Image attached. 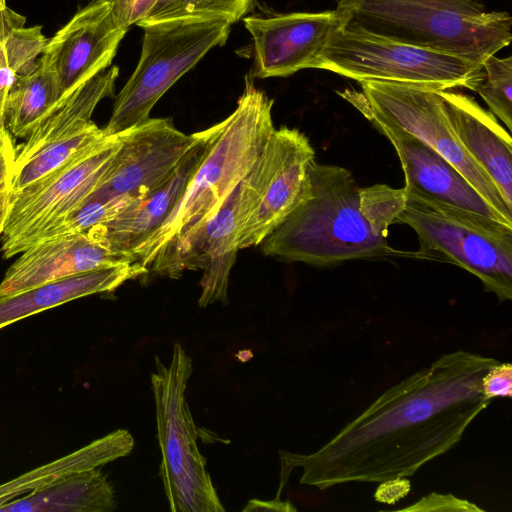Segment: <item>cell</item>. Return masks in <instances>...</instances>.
Returning <instances> with one entry per match:
<instances>
[{
    "mask_svg": "<svg viewBox=\"0 0 512 512\" xmlns=\"http://www.w3.org/2000/svg\"><path fill=\"white\" fill-rule=\"evenodd\" d=\"M500 361L459 350L386 389L323 446L310 454L280 451L277 498L290 472L320 490L414 475L445 454L492 400L483 392L486 373Z\"/></svg>",
    "mask_w": 512,
    "mask_h": 512,
    "instance_id": "1",
    "label": "cell"
},
{
    "mask_svg": "<svg viewBox=\"0 0 512 512\" xmlns=\"http://www.w3.org/2000/svg\"><path fill=\"white\" fill-rule=\"evenodd\" d=\"M359 186L348 169L314 162L310 190L260 243L261 251L288 262L332 266L349 260L405 256L376 236L359 211Z\"/></svg>",
    "mask_w": 512,
    "mask_h": 512,
    "instance_id": "2",
    "label": "cell"
},
{
    "mask_svg": "<svg viewBox=\"0 0 512 512\" xmlns=\"http://www.w3.org/2000/svg\"><path fill=\"white\" fill-rule=\"evenodd\" d=\"M273 100L246 78L235 110L219 131L184 195L161 227L134 253L147 268L169 243L211 216L252 167L275 129ZM149 272V271H148Z\"/></svg>",
    "mask_w": 512,
    "mask_h": 512,
    "instance_id": "3",
    "label": "cell"
},
{
    "mask_svg": "<svg viewBox=\"0 0 512 512\" xmlns=\"http://www.w3.org/2000/svg\"><path fill=\"white\" fill-rule=\"evenodd\" d=\"M344 26L355 24L482 66L512 40V18L479 0H336ZM483 67V66H482Z\"/></svg>",
    "mask_w": 512,
    "mask_h": 512,
    "instance_id": "4",
    "label": "cell"
},
{
    "mask_svg": "<svg viewBox=\"0 0 512 512\" xmlns=\"http://www.w3.org/2000/svg\"><path fill=\"white\" fill-rule=\"evenodd\" d=\"M284 129H274L248 173L221 206L205 221L166 245L153 259L148 271L179 278L186 270H202L201 295L204 308L227 302L228 281L235 263L237 236L256 209L278 166Z\"/></svg>",
    "mask_w": 512,
    "mask_h": 512,
    "instance_id": "5",
    "label": "cell"
},
{
    "mask_svg": "<svg viewBox=\"0 0 512 512\" xmlns=\"http://www.w3.org/2000/svg\"><path fill=\"white\" fill-rule=\"evenodd\" d=\"M406 190V189H405ZM396 223L410 226L419 248L409 257L457 265L499 301L512 299V226L409 192Z\"/></svg>",
    "mask_w": 512,
    "mask_h": 512,
    "instance_id": "6",
    "label": "cell"
},
{
    "mask_svg": "<svg viewBox=\"0 0 512 512\" xmlns=\"http://www.w3.org/2000/svg\"><path fill=\"white\" fill-rule=\"evenodd\" d=\"M313 68L361 81H388L447 90L476 91L484 79L483 67L448 52L421 47L355 24L338 29Z\"/></svg>",
    "mask_w": 512,
    "mask_h": 512,
    "instance_id": "7",
    "label": "cell"
},
{
    "mask_svg": "<svg viewBox=\"0 0 512 512\" xmlns=\"http://www.w3.org/2000/svg\"><path fill=\"white\" fill-rule=\"evenodd\" d=\"M192 360L176 343L169 365L155 357L151 373L161 451L159 474L173 512H224L197 445L198 431L185 400Z\"/></svg>",
    "mask_w": 512,
    "mask_h": 512,
    "instance_id": "8",
    "label": "cell"
},
{
    "mask_svg": "<svg viewBox=\"0 0 512 512\" xmlns=\"http://www.w3.org/2000/svg\"><path fill=\"white\" fill-rule=\"evenodd\" d=\"M231 23L188 18L140 25L144 30L138 64L115 98L103 128L117 135L150 118L159 99L213 48L228 39Z\"/></svg>",
    "mask_w": 512,
    "mask_h": 512,
    "instance_id": "9",
    "label": "cell"
},
{
    "mask_svg": "<svg viewBox=\"0 0 512 512\" xmlns=\"http://www.w3.org/2000/svg\"><path fill=\"white\" fill-rule=\"evenodd\" d=\"M120 143L121 134L106 135L46 176L10 193L1 234L3 257L22 253L48 227L80 205L100 183Z\"/></svg>",
    "mask_w": 512,
    "mask_h": 512,
    "instance_id": "10",
    "label": "cell"
},
{
    "mask_svg": "<svg viewBox=\"0 0 512 512\" xmlns=\"http://www.w3.org/2000/svg\"><path fill=\"white\" fill-rule=\"evenodd\" d=\"M360 84L367 117L392 123L427 144L455 166L500 215L512 222V210L496 185L456 137L440 89L376 80Z\"/></svg>",
    "mask_w": 512,
    "mask_h": 512,
    "instance_id": "11",
    "label": "cell"
},
{
    "mask_svg": "<svg viewBox=\"0 0 512 512\" xmlns=\"http://www.w3.org/2000/svg\"><path fill=\"white\" fill-rule=\"evenodd\" d=\"M120 134L121 143L109 169L87 198L108 202L121 212L167 178L197 132L178 130L170 118H149Z\"/></svg>",
    "mask_w": 512,
    "mask_h": 512,
    "instance_id": "12",
    "label": "cell"
},
{
    "mask_svg": "<svg viewBox=\"0 0 512 512\" xmlns=\"http://www.w3.org/2000/svg\"><path fill=\"white\" fill-rule=\"evenodd\" d=\"M127 30L116 19L113 0H94L48 39L39 63L54 76L59 101L111 66Z\"/></svg>",
    "mask_w": 512,
    "mask_h": 512,
    "instance_id": "13",
    "label": "cell"
},
{
    "mask_svg": "<svg viewBox=\"0 0 512 512\" xmlns=\"http://www.w3.org/2000/svg\"><path fill=\"white\" fill-rule=\"evenodd\" d=\"M254 49V76L287 77L313 65L331 38L344 26L339 12H294L243 19Z\"/></svg>",
    "mask_w": 512,
    "mask_h": 512,
    "instance_id": "14",
    "label": "cell"
},
{
    "mask_svg": "<svg viewBox=\"0 0 512 512\" xmlns=\"http://www.w3.org/2000/svg\"><path fill=\"white\" fill-rule=\"evenodd\" d=\"M218 131L219 123L197 132L194 143L159 186L111 220L93 227L99 238L114 252L133 260V253L161 227L180 202Z\"/></svg>",
    "mask_w": 512,
    "mask_h": 512,
    "instance_id": "15",
    "label": "cell"
},
{
    "mask_svg": "<svg viewBox=\"0 0 512 512\" xmlns=\"http://www.w3.org/2000/svg\"><path fill=\"white\" fill-rule=\"evenodd\" d=\"M373 122L397 152L407 191L512 226L455 166L427 144L392 123Z\"/></svg>",
    "mask_w": 512,
    "mask_h": 512,
    "instance_id": "16",
    "label": "cell"
},
{
    "mask_svg": "<svg viewBox=\"0 0 512 512\" xmlns=\"http://www.w3.org/2000/svg\"><path fill=\"white\" fill-rule=\"evenodd\" d=\"M135 262L111 250L92 227L35 243L9 267L0 292L13 293L92 270Z\"/></svg>",
    "mask_w": 512,
    "mask_h": 512,
    "instance_id": "17",
    "label": "cell"
},
{
    "mask_svg": "<svg viewBox=\"0 0 512 512\" xmlns=\"http://www.w3.org/2000/svg\"><path fill=\"white\" fill-rule=\"evenodd\" d=\"M315 151L297 128L284 127L278 166L256 209L237 236L238 249L259 245L307 196Z\"/></svg>",
    "mask_w": 512,
    "mask_h": 512,
    "instance_id": "18",
    "label": "cell"
},
{
    "mask_svg": "<svg viewBox=\"0 0 512 512\" xmlns=\"http://www.w3.org/2000/svg\"><path fill=\"white\" fill-rule=\"evenodd\" d=\"M452 129L471 158L487 173L512 210V140L495 116L473 97L440 90Z\"/></svg>",
    "mask_w": 512,
    "mask_h": 512,
    "instance_id": "19",
    "label": "cell"
},
{
    "mask_svg": "<svg viewBox=\"0 0 512 512\" xmlns=\"http://www.w3.org/2000/svg\"><path fill=\"white\" fill-rule=\"evenodd\" d=\"M148 273L128 262L47 282L13 293L0 292V329L26 317L92 294L112 292L128 280Z\"/></svg>",
    "mask_w": 512,
    "mask_h": 512,
    "instance_id": "20",
    "label": "cell"
},
{
    "mask_svg": "<svg viewBox=\"0 0 512 512\" xmlns=\"http://www.w3.org/2000/svg\"><path fill=\"white\" fill-rule=\"evenodd\" d=\"M115 492L97 468L67 474L0 506V512H111Z\"/></svg>",
    "mask_w": 512,
    "mask_h": 512,
    "instance_id": "21",
    "label": "cell"
},
{
    "mask_svg": "<svg viewBox=\"0 0 512 512\" xmlns=\"http://www.w3.org/2000/svg\"><path fill=\"white\" fill-rule=\"evenodd\" d=\"M118 75L119 68L109 66L59 101L31 136L16 148L15 160L23 159L41 146L71 135L91 124V116L98 103L114 95Z\"/></svg>",
    "mask_w": 512,
    "mask_h": 512,
    "instance_id": "22",
    "label": "cell"
},
{
    "mask_svg": "<svg viewBox=\"0 0 512 512\" xmlns=\"http://www.w3.org/2000/svg\"><path fill=\"white\" fill-rule=\"evenodd\" d=\"M133 447L134 439L127 430L111 432L65 457L0 485V506L67 474L94 469L124 457Z\"/></svg>",
    "mask_w": 512,
    "mask_h": 512,
    "instance_id": "23",
    "label": "cell"
},
{
    "mask_svg": "<svg viewBox=\"0 0 512 512\" xmlns=\"http://www.w3.org/2000/svg\"><path fill=\"white\" fill-rule=\"evenodd\" d=\"M59 102L52 73L39 62L32 73L16 76L5 103V127L15 137L27 139Z\"/></svg>",
    "mask_w": 512,
    "mask_h": 512,
    "instance_id": "24",
    "label": "cell"
},
{
    "mask_svg": "<svg viewBox=\"0 0 512 512\" xmlns=\"http://www.w3.org/2000/svg\"><path fill=\"white\" fill-rule=\"evenodd\" d=\"M106 136L94 122L64 138L50 142L23 159L15 160L10 193H15L46 176L79 151Z\"/></svg>",
    "mask_w": 512,
    "mask_h": 512,
    "instance_id": "25",
    "label": "cell"
},
{
    "mask_svg": "<svg viewBox=\"0 0 512 512\" xmlns=\"http://www.w3.org/2000/svg\"><path fill=\"white\" fill-rule=\"evenodd\" d=\"M26 18L8 6L0 10V69L16 76L32 73L48 43L41 26L25 27Z\"/></svg>",
    "mask_w": 512,
    "mask_h": 512,
    "instance_id": "26",
    "label": "cell"
},
{
    "mask_svg": "<svg viewBox=\"0 0 512 512\" xmlns=\"http://www.w3.org/2000/svg\"><path fill=\"white\" fill-rule=\"evenodd\" d=\"M255 0H159L139 23L188 18H218L233 24L245 16Z\"/></svg>",
    "mask_w": 512,
    "mask_h": 512,
    "instance_id": "27",
    "label": "cell"
},
{
    "mask_svg": "<svg viewBox=\"0 0 512 512\" xmlns=\"http://www.w3.org/2000/svg\"><path fill=\"white\" fill-rule=\"evenodd\" d=\"M359 211L372 232L386 238L390 225L396 223L407 202L405 188L375 184L359 188Z\"/></svg>",
    "mask_w": 512,
    "mask_h": 512,
    "instance_id": "28",
    "label": "cell"
},
{
    "mask_svg": "<svg viewBox=\"0 0 512 512\" xmlns=\"http://www.w3.org/2000/svg\"><path fill=\"white\" fill-rule=\"evenodd\" d=\"M484 79L476 91L490 112L512 130V56L487 57L483 64Z\"/></svg>",
    "mask_w": 512,
    "mask_h": 512,
    "instance_id": "29",
    "label": "cell"
},
{
    "mask_svg": "<svg viewBox=\"0 0 512 512\" xmlns=\"http://www.w3.org/2000/svg\"><path fill=\"white\" fill-rule=\"evenodd\" d=\"M484 395L492 400L496 397H511L512 366L510 363L499 362L494 365L483 378Z\"/></svg>",
    "mask_w": 512,
    "mask_h": 512,
    "instance_id": "30",
    "label": "cell"
},
{
    "mask_svg": "<svg viewBox=\"0 0 512 512\" xmlns=\"http://www.w3.org/2000/svg\"><path fill=\"white\" fill-rule=\"evenodd\" d=\"M432 511H454V510H465V511H479L481 510L479 507L473 505L466 500L459 499L451 494L443 495V494H431L426 497L421 498L417 503L409 508H404L402 510L407 511H426V509L433 505Z\"/></svg>",
    "mask_w": 512,
    "mask_h": 512,
    "instance_id": "31",
    "label": "cell"
},
{
    "mask_svg": "<svg viewBox=\"0 0 512 512\" xmlns=\"http://www.w3.org/2000/svg\"><path fill=\"white\" fill-rule=\"evenodd\" d=\"M16 157L10 133L6 127L0 128V189L11 184Z\"/></svg>",
    "mask_w": 512,
    "mask_h": 512,
    "instance_id": "32",
    "label": "cell"
},
{
    "mask_svg": "<svg viewBox=\"0 0 512 512\" xmlns=\"http://www.w3.org/2000/svg\"><path fill=\"white\" fill-rule=\"evenodd\" d=\"M380 483L374 497L378 502L385 504H395L410 491V482L407 478H395Z\"/></svg>",
    "mask_w": 512,
    "mask_h": 512,
    "instance_id": "33",
    "label": "cell"
},
{
    "mask_svg": "<svg viewBox=\"0 0 512 512\" xmlns=\"http://www.w3.org/2000/svg\"><path fill=\"white\" fill-rule=\"evenodd\" d=\"M296 509L289 503L275 498L270 501H261L252 499L243 508V511H295Z\"/></svg>",
    "mask_w": 512,
    "mask_h": 512,
    "instance_id": "34",
    "label": "cell"
},
{
    "mask_svg": "<svg viewBox=\"0 0 512 512\" xmlns=\"http://www.w3.org/2000/svg\"><path fill=\"white\" fill-rule=\"evenodd\" d=\"M158 2L159 0H134L128 20L129 27L142 21Z\"/></svg>",
    "mask_w": 512,
    "mask_h": 512,
    "instance_id": "35",
    "label": "cell"
},
{
    "mask_svg": "<svg viewBox=\"0 0 512 512\" xmlns=\"http://www.w3.org/2000/svg\"><path fill=\"white\" fill-rule=\"evenodd\" d=\"M10 200V185L0 189V235L3 232Z\"/></svg>",
    "mask_w": 512,
    "mask_h": 512,
    "instance_id": "36",
    "label": "cell"
},
{
    "mask_svg": "<svg viewBox=\"0 0 512 512\" xmlns=\"http://www.w3.org/2000/svg\"><path fill=\"white\" fill-rule=\"evenodd\" d=\"M9 89L0 90V128L5 127V103Z\"/></svg>",
    "mask_w": 512,
    "mask_h": 512,
    "instance_id": "37",
    "label": "cell"
},
{
    "mask_svg": "<svg viewBox=\"0 0 512 512\" xmlns=\"http://www.w3.org/2000/svg\"><path fill=\"white\" fill-rule=\"evenodd\" d=\"M6 5V0H0V10H2Z\"/></svg>",
    "mask_w": 512,
    "mask_h": 512,
    "instance_id": "38",
    "label": "cell"
}]
</instances>
